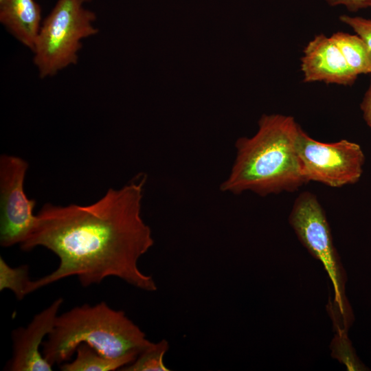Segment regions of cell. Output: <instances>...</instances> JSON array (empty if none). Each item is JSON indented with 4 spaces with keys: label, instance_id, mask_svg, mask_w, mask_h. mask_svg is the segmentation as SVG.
<instances>
[{
    "label": "cell",
    "instance_id": "6da1fadb",
    "mask_svg": "<svg viewBox=\"0 0 371 371\" xmlns=\"http://www.w3.org/2000/svg\"><path fill=\"white\" fill-rule=\"evenodd\" d=\"M146 181V175H139L120 189L109 188L90 205L45 203L20 246L23 251L45 247L58 257L59 265L30 280L26 294L70 276H76L85 287L113 276L155 291L153 277L138 267L139 259L154 245L151 229L142 217Z\"/></svg>",
    "mask_w": 371,
    "mask_h": 371
},
{
    "label": "cell",
    "instance_id": "7a4b0ae2",
    "mask_svg": "<svg viewBox=\"0 0 371 371\" xmlns=\"http://www.w3.org/2000/svg\"><path fill=\"white\" fill-rule=\"evenodd\" d=\"M300 128L291 116L262 115L256 133L236 142V158L221 190L266 196L295 192L308 183L296 148Z\"/></svg>",
    "mask_w": 371,
    "mask_h": 371
},
{
    "label": "cell",
    "instance_id": "3957f363",
    "mask_svg": "<svg viewBox=\"0 0 371 371\" xmlns=\"http://www.w3.org/2000/svg\"><path fill=\"white\" fill-rule=\"evenodd\" d=\"M82 343L109 358L139 354L153 344L124 311L113 309L104 302L93 306L85 304L58 315L43 342L42 355L52 366L60 365Z\"/></svg>",
    "mask_w": 371,
    "mask_h": 371
},
{
    "label": "cell",
    "instance_id": "277c9868",
    "mask_svg": "<svg viewBox=\"0 0 371 371\" xmlns=\"http://www.w3.org/2000/svg\"><path fill=\"white\" fill-rule=\"evenodd\" d=\"M83 0H57L42 22L32 52L39 77L58 74L78 60L82 41L96 35V15Z\"/></svg>",
    "mask_w": 371,
    "mask_h": 371
},
{
    "label": "cell",
    "instance_id": "5b68a950",
    "mask_svg": "<svg viewBox=\"0 0 371 371\" xmlns=\"http://www.w3.org/2000/svg\"><path fill=\"white\" fill-rule=\"evenodd\" d=\"M289 220L302 244L322 263L328 273L334 287L335 302L346 326L351 314L345 295V272L333 243L326 214L317 196L311 192L300 193Z\"/></svg>",
    "mask_w": 371,
    "mask_h": 371
},
{
    "label": "cell",
    "instance_id": "8992f818",
    "mask_svg": "<svg viewBox=\"0 0 371 371\" xmlns=\"http://www.w3.org/2000/svg\"><path fill=\"white\" fill-rule=\"evenodd\" d=\"M296 148L307 182L341 188L356 183L362 176L365 155L355 142L347 139L321 142L300 128Z\"/></svg>",
    "mask_w": 371,
    "mask_h": 371
},
{
    "label": "cell",
    "instance_id": "52a82bcc",
    "mask_svg": "<svg viewBox=\"0 0 371 371\" xmlns=\"http://www.w3.org/2000/svg\"><path fill=\"white\" fill-rule=\"evenodd\" d=\"M27 162L14 155L0 157V245L10 247L21 244L30 236L36 222V203L27 198L24 181Z\"/></svg>",
    "mask_w": 371,
    "mask_h": 371
},
{
    "label": "cell",
    "instance_id": "ba28073f",
    "mask_svg": "<svg viewBox=\"0 0 371 371\" xmlns=\"http://www.w3.org/2000/svg\"><path fill=\"white\" fill-rule=\"evenodd\" d=\"M63 299L56 300L47 308L34 315L27 327L13 330L12 357L7 370L12 371H52V366L43 357L39 348L54 328Z\"/></svg>",
    "mask_w": 371,
    "mask_h": 371
},
{
    "label": "cell",
    "instance_id": "9c48e42d",
    "mask_svg": "<svg viewBox=\"0 0 371 371\" xmlns=\"http://www.w3.org/2000/svg\"><path fill=\"white\" fill-rule=\"evenodd\" d=\"M301 70L305 82L321 81L350 86L358 76L333 38L324 34L317 35L305 47Z\"/></svg>",
    "mask_w": 371,
    "mask_h": 371
},
{
    "label": "cell",
    "instance_id": "30bf717a",
    "mask_svg": "<svg viewBox=\"0 0 371 371\" xmlns=\"http://www.w3.org/2000/svg\"><path fill=\"white\" fill-rule=\"evenodd\" d=\"M41 8L34 0H0V22L32 52L41 24Z\"/></svg>",
    "mask_w": 371,
    "mask_h": 371
},
{
    "label": "cell",
    "instance_id": "8fae6325",
    "mask_svg": "<svg viewBox=\"0 0 371 371\" xmlns=\"http://www.w3.org/2000/svg\"><path fill=\"white\" fill-rule=\"evenodd\" d=\"M76 357L70 363L60 365L63 371H113L132 363L139 354L130 353L119 358L105 357L87 344H80Z\"/></svg>",
    "mask_w": 371,
    "mask_h": 371
},
{
    "label": "cell",
    "instance_id": "7c38bea8",
    "mask_svg": "<svg viewBox=\"0 0 371 371\" xmlns=\"http://www.w3.org/2000/svg\"><path fill=\"white\" fill-rule=\"evenodd\" d=\"M331 37L355 74L371 73V48L360 36L337 32Z\"/></svg>",
    "mask_w": 371,
    "mask_h": 371
},
{
    "label": "cell",
    "instance_id": "4fadbf2b",
    "mask_svg": "<svg viewBox=\"0 0 371 371\" xmlns=\"http://www.w3.org/2000/svg\"><path fill=\"white\" fill-rule=\"evenodd\" d=\"M168 341L162 339L142 351L130 364L122 368V371H169L164 357L168 350Z\"/></svg>",
    "mask_w": 371,
    "mask_h": 371
},
{
    "label": "cell",
    "instance_id": "5bb4252c",
    "mask_svg": "<svg viewBox=\"0 0 371 371\" xmlns=\"http://www.w3.org/2000/svg\"><path fill=\"white\" fill-rule=\"evenodd\" d=\"M30 281L27 265L13 268L0 257V291L8 289L20 300L27 295L26 289Z\"/></svg>",
    "mask_w": 371,
    "mask_h": 371
},
{
    "label": "cell",
    "instance_id": "9a60e30c",
    "mask_svg": "<svg viewBox=\"0 0 371 371\" xmlns=\"http://www.w3.org/2000/svg\"><path fill=\"white\" fill-rule=\"evenodd\" d=\"M332 356L346 366L348 370H366V367L359 361L345 330L338 331L330 346Z\"/></svg>",
    "mask_w": 371,
    "mask_h": 371
},
{
    "label": "cell",
    "instance_id": "2e32d148",
    "mask_svg": "<svg viewBox=\"0 0 371 371\" xmlns=\"http://www.w3.org/2000/svg\"><path fill=\"white\" fill-rule=\"evenodd\" d=\"M339 19L352 27L371 48V19L348 15H341Z\"/></svg>",
    "mask_w": 371,
    "mask_h": 371
},
{
    "label": "cell",
    "instance_id": "e0dca14e",
    "mask_svg": "<svg viewBox=\"0 0 371 371\" xmlns=\"http://www.w3.org/2000/svg\"><path fill=\"white\" fill-rule=\"evenodd\" d=\"M331 6L344 5L348 10L356 12L370 7L371 0H325Z\"/></svg>",
    "mask_w": 371,
    "mask_h": 371
},
{
    "label": "cell",
    "instance_id": "ac0fdd59",
    "mask_svg": "<svg viewBox=\"0 0 371 371\" xmlns=\"http://www.w3.org/2000/svg\"><path fill=\"white\" fill-rule=\"evenodd\" d=\"M361 109L364 120L371 128V81L361 103Z\"/></svg>",
    "mask_w": 371,
    "mask_h": 371
},
{
    "label": "cell",
    "instance_id": "d6986e66",
    "mask_svg": "<svg viewBox=\"0 0 371 371\" xmlns=\"http://www.w3.org/2000/svg\"><path fill=\"white\" fill-rule=\"evenodd\" d=\"M83 1L86 3V2H89V1H93V0H83Z\"/></svg>",
    "mask_w": 371,
    "mask_h": 371
},
{
    "label": "cell",
    "instance_id": "ffe728a7",
    "mask_svg": "<svg viewBox=\"0 0 371 371\" xmlns=\"http://www.w3.org/2000/svg\"><path fill=\"white\" fill-rule=\"evenodd\" d=\"M370 7L371 8V2H370Z\"/></svg>",
    "mask_w": 371,
    "mask_h": 371
}]
</instances>
